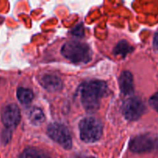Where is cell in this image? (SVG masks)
Wrapping results in <instances>:
<instances>
[{
  "label": "cell",
  "instance_id": "6",
  "mask_svg": "<svg viewBox=\"0 0 158 158\" xmlns=\"http://www.w3.org/2000/svg\"><path fill=\"white\" fill-rule=\"evenodd\" d=\"M157 137L150 134H142L134 137L129 144L130 150L135 153H144L153 151L157 147Z\"/></svg>",
  "mask_w": 158,
  "mask_h": 158
},
{
  "label": "cell",
  "instance_id": "12",
  "mask_svg": "<svg viewBox=\"0 0 158 158\" xmlns=\"http://www.w3.org/2000/svg\"><path fill=\"white\" fill-rule=\"evenodd\" d=\"M20 158H50V157L41 150L31 148L25 150Z\"/></svg>",
  "mask_w": 158,
  "mask_h": 158
},
{
  "label": "cell",
  "instance_id": "3",
  "mask_svg": "<svg viewBox=\"0 0 158 158\" xmlns=\"http://www.w3.org/2000/svg\"><path fill=\"white\" fill-rule=\"evenodd\" d=\"M80 138L86 143H94L101 137L103 125L101 122L94 117H86L80 121Z\"/></svg>",
  "mask_w": 158,
  "mask_h": 158
},
{
  "label": "cell",
  "instance_id": "5",
  "mask_svg": "<svg viewBox=\"0 0 158 158\" xmlns=\"http://www.w3.org/2000/svg\"><path fill=\"white\" fill-rule=\"evenodd\" d=\"M146 110L144 103L138 97H131L123 103L122 113L125 118L131 121L137 120L141 117Z\"/></svg>",
  "mask_w": 158,
  "mask_h": 158
},
{
  "label": "cell",
  "instance_id": "10",
  "mask_svg": "<svg viewBox=\"0 0 158 158\" xmlns=\"http://www.w3.org/2000/svg\"><path fill=\"white\" fill-rule=\"evenodd\" d=\"M29 119L32 124L40 125L45 120V115L43 110L38 107H33L29 110Z\"/></svg>",
  "mask_w": 158,
  "mask_h": 158
},
{
  "label": "cell",
  "instance_id": "16",
  "mask_svg": "<svg viewBox=\"0 0 158 158\" xmlns=\"http://www.w3.org/2000/svg\"><path fill=\"white\" fill-rule=\"evenodd\" d=\"M154 46L156 49L158 50V32L155 35L154 39Z\"/></svg>",
  "mask_w": 158,
  "mask_h": 158
},
{
  "label": "cell",
  "instance_id": "11",
  "mask_svg": "<svg viewBox=\"0 0 158 158\" xmlns=\"http://www.w3.org/2000/svg\"><path fill=\"white\" fill-rule=\"evenodd\" d=\"M17 97L23 104H29L33 99V93L27 88L19 87L17 89Z\"/></svg>",
  "mask_w": 158,
  "mask_h": 158
},
{
  "label": "cell",
  "instance_id": "1",
  "mask_svg": "<svg viewBox=\"0 0 158 158\" xmlns=\"http://www.w3.org/2000/svg\"><path fill=\"white\" fill-rule=\"evenodd\" d=\"M82 104L88 112H96L100 107L101 97L107 94V85L101 80H90L79 87Z\"/></svg>",
  "mask_w": 158,
  "mask_h": 158
},
{
  "label": "cell",
  "instance_id": "9",
  "mask_svg": "<svg viewBox=\"0 0 158 158\" xmlns=\"http://www.w3.org/2000/svg\"><path fill=\"white\" fill-rule=\"evenodd\" d=\"M119 86L121 92L125 95L131 94L134 92V80L131 73L123 71L119 78Z\"/></svg>",
  "mask_w": 158,
  "mask_h": 158
},
{
  "label": "cell",
  "instance_id": "15",
  "mask_svg": "<svg viewBox=\"0 0 158 158\" xmlns=\"http://www.w3.org/2000/svg\"><path fill=\"white\" fill-rule=\"evenodd\" d=\"M149 103L150 105L158 113V92L150 98Z\"/></svg>",
  "mask_w": 158,
  "mask_h": 158
},
{
  "label": "cell",
  "instance_id": "13",
  "mask_svg": "<svg viewBox=\"0 0 158 158\" xmlns=\"http://www.w3.org/2000/svg\"><path fill=\"white\" fill-rule=\"evenodd\" d=\"M134 50V48L130 45L128 42L125 41V40H122V41L119 42L117 43V46L114 48V54L116 55H120L122 56H125L127 55L128 53L131 52Z\"/></svg>",
  "mask_w": 158,
  "mask_h": 158
},
{
  "label": "cell",
  "instance_id": "14",
  "mask_svg": "<svg viewBox=\"0 0 158 158\" xmlns=\"http://www.w3.org/2000/svg\"><path fill=\"white\" fill-rule=\"evenodd\" d=\"M71 33L73 35H76V36H83V35H84V28H83V25L78 24L77 26H76L72 29Z\"/></svg>",
  "mask_w": 158,
  "mask_h": 158
},
{
  "label": "cell",
  "instance_id": "7",
  "mask_svg": "<svg viewBox=\"0 0 158 158\" xmlns=\"http://www.w3.org/2000/svg\"><path fill=\"white\" fill-rule=\"evenodd\" d=\"M1 120L8 130L15 129L21 120L20 110L14 103L6 105L1 113Z\"/></svg>",
  "mask_w": 158,
  "mask_h": 158
},
{
  "label": "cell",
  "instance_id": "17",
  "mask_svg": "<svg viewBox=\"0 0 158 158\" xmlns=\"http://www.w3.org/2000/svg\"><path fill=\"white\" fill-rule=\"evenodd\" d=\"M75 158H94V157H87V156H77Z\"/></svg>",
  "mask_w": 158,
  "mask_h": 158
},
{
  "label": "cell",
  "instance_id": "8",
  "mask_svg": "<svg viewBox=\"0 0 158 158\" xmlns=\"http://www.w3.org/2000/svg\"><path fill=\"white\" fill-rule=\"evenodd\" d=\"M40 82L45 89L51 92L60 90L62 87V80L55 74H44Z\"/></svg>",
  "mask_w": 158,
  "mask_h": 158
},
{
  "label": "cell",
  "instance_id": "4",
  "mask_svg": "<svg viewBox=\"0 0 158 158\" xmlns=\"http://www.w3.org/2000/svg\"><path fill=\"white\" fill-rule=\"evenodd\" d=\"M47 134L54 141L61 145L64 149L69 150L72 147V138L67 128L63 124L51 123L47 127Z\"/></svg>",
  "mask_w": 158,
  "mask_h": 158
},
{
  "label": "cell",
  "instance_id": "2",
  "mask_svg": "<svg viewBox=\"0 0 158 158\" xmlns=\"http://www.w3.org/2000/svg\"><path fill=\"white\" fill-rule=\"evenodd\" d=\"M61 53L67 60L74 63H88L92 58V51L86 43L69 41L65 43L61 49Z\"/></svg>",
  "mask_w": 158,
  "mask_h": 158
}]
</instances>
